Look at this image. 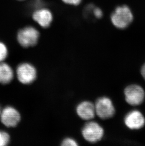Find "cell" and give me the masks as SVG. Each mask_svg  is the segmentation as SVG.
I'll list each match as a JSON object with an SVG mask.
<instances>
[{
    "label": "cell",
    "mask_w": 145,
    "mask_h": 146,
    "mask_svg": "<svg viewBox=\"0 0 145 146\" xmlns=\"http://www.w3.org/2000/svg\"><path fill=\"white\" fill-rule=\"evenodd\" d=\"M40 34L33 26H26L20 28L16 33V39L19 45L23 48L36 46L38 42Z\"/></svg>",
    "instance_id": "6da1fadb"
},
{
    "label": "cell",
    "mask_w": 145,
    "mask_h": 146,
    "mask_svg": "<svg viewBox=\"0 0 145 146\" xmlns=\"http://www.w3.org/2000/svg\"><path fill=\"white\" fill-rule=\"evenodd\" d=\"M110 19L115 28L118 29H125L132 22L133 15L127 6H119L111 14Z\"/></svg>",
    "instance_id": "7a4b0ae2"
},
{
    "label": "cell",
    "mask_w": 145,
    "mask_h": 146,
    "mask_svg": "<svg viewBox=\"0 0 145 146\" xmlns=\"http://www.w3.org/2000/svg\"><path fill=\"white\" fill-rule=\"evenodd\" d=\"M82 134L84 139L88 142L95 143L102 139L104 131L98 123L90 121L86 123L82 128Z\"/></svg>",
    "instance_id": "3957f363"
},
{
    "label": "cell",
    "mask_w": 145,
    "mask_h": 146,
    "mask_svg": "<svg viewBox=\"0 0 145 146\" xmlns=\"http://www.w3.org/2000/svg\"><path fill=\"white\" fill-rule=\"evenodd\" d=\"M124 94L127 103L132 106L141 105L145 99L144 89L137 84H132L126 87L124 91Z\"/></svg>",
    "instance_id": "277c9868"
},
{
    "label": "cell",
    "mask_w": 145,
    "mask_h": 146,
    "mask_svg": "<svg viewBox=\"0 0 145 146\" xmlns=\"http://www.w3.org/2000/svg\"><path fill=\"white\" fill-rule=\"evenodd\" d=\"M94 105L96 115L102 119L110 118L115 113V108L112 101L108 98H99Z\"/></svg>",
    "instance_id": "5b68a950"
},
{
    "label": "cell",
    "mask_w": 145,
    "mask_h": 146,
    "mask_svg": "<svg viewBox=\"0 0 145 146\" xmlns=\"http://www.w3.org/2000/svg\"><path fill=\"white\" fill-rule=\"evenodd\" d=\"M18 80L22 84L28 85L34 82L37 77L36 68L31 64L24 62L19 64L16 69Z\"/></svg>",
    "instance_id": "8992f818"
},
{
    "label": "cell",
    "mask_w": 145,
    "mask_h": 146,
    "mask_svg": "<svg viewBox=\"0 0 145 146\" xmlns=\"http://www.w3.org/2000/svg\"><path fill=\"white\" fill-rule=\"evenodd\" d=\"M32 18L41 28L46 29L52 23L53 16L51 10L41 7L34 10L32 14Z\"/></svg>",
    "instance_id": "52a82bcc"
},
{
    "label": "cell",
    "mask_w": 145,
    "mask_h": 146,
    "mask_svg": "<svg viewBox=\"0 0 145 146\" xmlns=\"http://www.w3.org/2000/svg\"><path fill=\"white\" fill-rule=\"evenodd\" d=\"M1 121L7 127H15L20 121L21 115L15 108L8 106L4 108L0 113Z\"/></svg>",
    "instance_id": "ba28073f"
},
{
    "label": "cell",
    "mask_w": 145,
    "mask_h": 146,
    "mask_svg": "<svg viewBox=\"0 0 145 146\" xmlns=\"http://www.w3.org/2000/svg\"><path fill=\"white\" fill-rule=\"evenodd\" d=\"M124 121L125 125L130 130H138L145 125V118L141 112L134 110L126 114Z\"/></svg>",
    "instance_id": "9c48e42d"
},
{
    "label": "cell",
    "mask_w": 145,
    "mask_h": 146,
    "mask_svg": "<svg viewBox=\"0 0 145 146\" xmlns=\"http://www.w3.org/2000/svg\"><path fill=\"white\" fill-rule=\"evenodd\" d=\"M77 114L82 119L90 121L96 115L94 104L90 101H83L76 108Z\"/></svg>",
    "instance_id": "30bf717a"
},
{
    "label": "cell",
    "mask_w": 145,
    "mask_h": 146,
    "mask_svg": "<svg viewBox=\"0 0 145 146\" xmlns=\"http://www.w3.org/2000/svg\"><path fill=\"white\" fill-rule=\"evenodd\" d=\"M14 72L12 68L7 63L0 62V83L8 84L14 78Z\"/></svg>",
    "instance_id": "8fae6325"
},
{
    "label": "cell",
    "mask_w": 145,
    "mask_h": 146,
    "mask_svg": "<svg viewBox=\"0 0 145 146\" xmlns=\"http://www.w3.org/2000/svg\"><path fill=\"white\" fill-rule=\"evenodd\" d=\"M8 55V49L5 43L0 41V62L6 59Z\"/></svg>",
    "instance_id": "7c38bea8"
},
{
    "label": "cell",
    "mask_w": 145,
    "mask_h": 146,
    "mask_svg": "<svg viewBox=\"0 0 145 146\" xmlns=\"http://www.w3.org/2000/svg\"><path fill=\"white\" fill-rule=\"evenodd\" d=\"M10 141V135L4 131H0V146H7Z\"/></svg>",
    "instance_id": "4fadbf2b"
},
{
    "label": "cell",
    "mask_w": 145,
    "mask_h": 146,
    "mask_svg": "<svg viewBox=\"0 0 145 146\" xmlns=\"http://www.w3.org/2000/svg\"><path fill=\"white\" fill-rule=\"evenodd\" d=\"M61 146H76L78 144L76 141L72 138H67L65 139L62 142Z\"/></svg>",
    "instance_id": "5bb4252c"
},
{
    "label": "cell",
    "mask_w": 145,
    "mask_h": 146,
    "mask_svg": "<svg viewBox=\"0 0 145 146\" xmlns=\"http://www.w3.org/2000/svg\"><path fill=\"white\" fill-rule=\"evenodd\" d=\"M61 1L65 4L72 6L79 5L82 1V0H61Z\"/></svg>",
    "instance_id": "9a60e30c"
},
{
    "label": "cell",
    "mask_w": 145,
    "mask_h": 146,
    "mask_svg": "<svg viewBox=\"0 0 145 146\" xmlns=\"http://www.w3.org/2000/svg\"><path fill=\"white\" fill-rule=\"evenodd\" d=\"M93 15L95 17V18L98 19H100L103 16V11L100 8H95L93 9Z\"/></svg>",
    "instance_id": "2e32d148"
},
{
    "label": "cell",
    "mask_w": 145,
    "mask_h": 146,
    "mask_svg": "<svg viewBox=\"0 0 145 146\" xmlns=\"http://www.w3.org/2000/svg\"><path fill=\"white\" fill-rule=\"evenodd\" d=\"M140 72H141V75L143 78V79L145 80V64L142 66Z\"/></svg>",
    "instance_id": "e0dca14e"
},
{
    "label": "cell",
    "mask_w": 145,
    "mask_h": 146,
    "mask_svg": "<svg viewBox=\"0 0 145 146\" xmlns=\"http://www.w3.org/2000/svg\"><path fill=\"white\" fill-rule=\"evenodd\" d=\"M16 1H26V0H16Z\"/></svg>",
    "instance_id": "ac0fdd59"
},
{
    "label": "cell",
    "mask_w": 145,
    "mask_h": 146,
    "mask_svg": "<svg viewBox=\"0 0 145 146\" xmlns=\"http://www.w3.org/2000/svg\"><path fill=\"white\" fill-rule=\"evenodd\" d=\"M1 110H0V113H1Z\"/></svg>",
    "instance_id": "d6986e66"
}]
</instances>
